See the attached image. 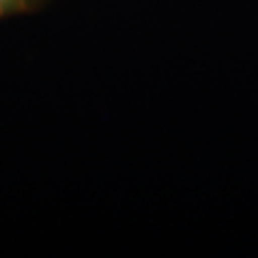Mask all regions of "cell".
Here are the masks:
<instances>
[{
  "label": "cell",
  "instance_id": "cell-1",
  "mask_svg": "<svg viewBox=\"0 0 258 258\" xmlns=\"http://www.w3.org/2000/svg\"><path fill=\"white\" fill-rule=\"evenodd\" d=\"M43 3L45 0H0V22L15 18V15L37 11Z\"/></svg>",
  "mask_w": 258,
  "mask_h": 258
}]
</instances>
